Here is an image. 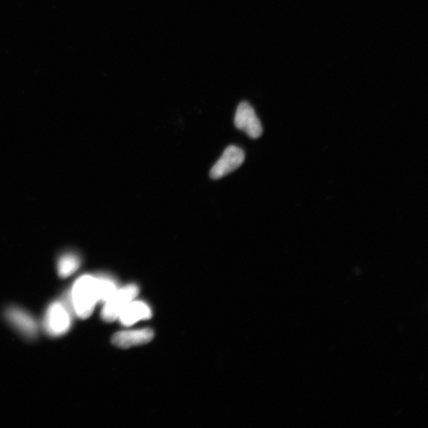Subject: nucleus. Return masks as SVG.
I'll list each match as a JSON object with an SVG mask.
<instances>
[{
	"label": "nucleus",
	"mask_w": 428,
	"mask_h": 428,
	"mask_svg": "<svg viewBox=\"0 0 428 428\" xmlns=\"http://www.w3.org/2000/svg\"><path fill=\"white\" fill-rule=\"evenodd\" d=\"M70 301L76 316L85 319L92 315L100 303L99 276L85 275L78 279L71 288Z\"/></svg>",
	"instance_id": "1"
},
{
	"label": "nucleus",
	"mask_w": 428,
	"mask_h": 428,
	"mask_svg": "<svg viewBox=\"0 0 428 428\" xmlns=\"http://www.w3.org/2000/svg\"><path fill=\"white\" fill-rule=\"evenodd\" d=\"M71 326L69 309L62 301H54L47 309L44 318V328L52 336L67 333Z\"/></svg>",
	"instance_id": "2"
},
{
	"label": "nucleus",
	"mask_w": 428,
	"mask_h": 428,
	"mask_svg": "<svg viewBox=\"0 0 428 428\" xmlns=\"http://www.w3.org/2000/svg\"><path fill=\"white\" fill-rule=\"evenodd\" d=\"M139 289L136 285L118 289L116 292L104 303L102 317L105 322H111L118 318L120 313L137 296Z\"/></svg>",
	"instance_id": "3"
},
{
	"label": "nucleus",
	"mask_w": 428,
	"mask_h": 428,
	"mask_svg": "<svg viewBox=\"0 0 428 428\" xmlns=\"http://www.w3.org/2000/svg\"><path fill=\"white\" fill-rule=\"evenodd\" d=\"M234 123L237 129L243 130L254 139L263 134L261 120L248 102H241L238 106L236 114H235Z\"/></svg>",
	"instance_id": "4"
},
{
	"label": "nucleus",
	"mask_w": 428,
	"mask_h": 428,
	"mask_svg": "<svg viewBox=\"0 0 428 428\" xmlns=\"http://www.w3.org/2000/svg\"><path fill=\"white\" fill-rule=\"evenodd\" d=\"M245 159L244 151L237 146H229L210 171V177L219 179L237 170Z\"/></svg>",
	"instance_id": "5"
},
{
	"label": "nucleus",
	"mask_w": 428,
	"mask_h": 428,
	"mask_svg": "<svg viewBox=\"0 0 428 428\" xmlns=\"http://www.w3.org/2000/svg\"><path fill=\"white\" fill-rule=\"evenodd\" d=\"M5 316L12 326L27 338H34L37 335L38 324L27 311L12 307L6 311Z\"/></svg>",
	"instance_id": "6"
},
{
	"label": "nucleus",
	"mask_w": 428,
	"mask_h": 428,
	"mask_svg": "<svg viewBox=\"0 0 428 428\" xmlns=\"http://www.w3.org/2000/svg\"><path fill=\"white\" fill-rule=\"evenodd\" d=\"M153 336V331L149 329L123 331L113 336L112 343L117 347L128 348L144 345L152 340Z\"/></svg>",
	"instance_id": "7"
},
{
	"label": "nucleus",
	"mask_w": 428,
	"mask_h": 428,
	"mask_svg": "<svg viewBox=\"0 0 428 428\" xmlns=\"http://www.w3.org/2000/svg\"><path fill=\"white\" fill-rule=\"evenodd\" d=\"M151 317H152V312L149 306L142 301L134 300L120 313L118 319L125 326H130L142 319H149Z\"/></svg>",
	"instance_id": "8"
},
{
	"label": "nucleus",
	"mask_w": 428,
	"mask_h": 428,
	"mask_svg": "<svg viewBox=\"0 0 428 428\" xmlns=\"http://www.w3.org/2000/svg\"><path fill=\"white\" fill-rule=\"evenodd\" d=\"M81 266L80 257L74 253H66L59 258L57 263L58 274L62 278H67L79 269Z\"/></svg>",
	"instance_id": "9"
}]
</instances>
